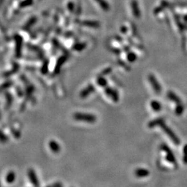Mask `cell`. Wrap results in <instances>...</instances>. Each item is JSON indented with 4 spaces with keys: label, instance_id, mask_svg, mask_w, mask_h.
<instances>
[{
    "label": "cell",
    "instance_id": "obj_1",
    "mask_svg": "<svg viewBox=\"0 0 187 187\" xmlns=\"http://www.w3.org/2000/svg\"><path fill=\"white\" fill-rule=\"evenodd\" d=\"M73 118L77 121L85 122L88 123H93L96 121V116L92 114L85 112H76L73 114Z\"/></svg>",
    "mask_w": 187,
    "mask_h": 187
},
{
    "label": "cell",
    "instance_id": "obj_2",
    "mask_svg": "<svg viewBox=\"0 0 187 187\" xmlns=\"http://www.w3.org/2000/svg\"><path fill=\"white\" fill-rule=\"evenodd\" d=\"M158 126L162 128V130L165 133L166 135L170 138V139L173 142V143H175V145L180 144V139L177 137V135L173 133V131H172L171 129L169 128V127H168L166 124L164 123V119L160 122V123L159 124Z\"/></svg>",
    "mask_w": 187,
    "mask_h": 187
},
{
    "label": "cell",
    "instance_id": "obj_3",
    "mask_svg": "<svg viewBox=\"0 0 187 187\" xmlns=\"http://www.w3.org/2000/svg\"><path fill=\"white\" fill-rule=\"evenodd\" d=\"M148 80H149L150 84L151 85V86H152V88L156 93H157V94L160 93L161 92H162V86L159 84V81L157 80V78H155V76L153 74H151L148 75Z\"/></svg>",
    "mask_w": 187,
    "mask_h": 187
},
{
    "label": "cell",
    "instance_id": "obj_4",
    "mask_svg": "<svg viewBox=\"0 0 187 187\" xmlns=\"http://www.w3.org/2000/svg\"><path fill=\"white\" fill-rule=\"evenodd\" d=\"M161 149H162V151H164V152L166 154V159L168 162L171 163L172 164H175V165L176 166L177 165L176 159H175V156H174V155L172 154V151H170V148L168 147L166 144H162V146H161Z\"/></svg>",
    "mask_w": 187,
    "mask_h": 187
},
{
    "label": "cell",
    "instance_id": "obj_5",
    "mask_svg": "<svg viewBox=\"0 0 187 187\" xmlns=\"http://www.w3.org/2000/svg\"><path fill=\"white\" fill-rule=\"evenodd\" d=\"M105 92L106 95L110 97L114 102H117L119 101V96L117 90H113V89L109 88V87H106L105 90Z\"/></svg>",
    "mask_w": 187,
    "mask_h": 187
},
{
    "label": "cell",
    "instance_id": "obj_6",
    "mask_svg": "<svg viewBox=\"0 0 187 187\" xmlns=\"http://www.w3.org/2000/svg\"><path fill=\"white\" fill-rule=\"evenodd\" d=\"M135 176L139 177V178H143V177H146L150 175V171L148 169L143 168H138L135 170Z\"/></svg>",
    "mask_w": 187,
    "mask_h": 187
},
{
    "label": "cell",
    "instance_id": "obj_7",
    "mask_svg": "<svg viewBox=\"0 0 187 187\" xmlns=\"http://www.w3.org/2000/svg\"><path fill=\"white\" fill-rule=\"evenodd\" d=\"M94 90H95V88L94 87H93V85H89L86 88L84 89L83 91L80 92V97L83 98V99L87 97V96H88L90 93H92L93 92H94Z\"/></svg>",
    "mask_w": 187,
    "mask_h": 187
},
{
    "label": "cell",
    "instance_id": "obj_8",
    "mask_svg": "<svg viewBox=\"0 0 187 187\" xmlns=\"http://www.w3.org/2000/svg\"><path fill=\"white\" fill-rule=\"evenodd\" d=\"M29 177L31 182L35 185V186H39V181L38 180V177L36 176V174L33 169H31L29 171Z\"/></svg>",
    "mask_w": 187,
    "mask_h": 187
},
{
    "label": "cell",
    "instance_id": "obj_9",
    "mask_svg": "<svg viewBox=\"0 0 187 187\" xmlns=\"http://www.w3.org/2000/svg\"><path fill=\"white\" fill-rule=\"evenodd\" d=\"M49 148L51 150V151H53L54 153H59L60 151V145L56 142L54 140H51L49 141Z\"/></svg>",
    "mask_w": 187,
    "mask_h": 187
},
{
    "label": "cell",
    "instance_id": "obj_10",
    "mask_svg": "<svg viewBox=\"0 0 187 187\" xmlns=\"http://www.w3.org/2000/svg\"><path fill=\"white\" fill-rule=\"evenodd\" d=\"M167 96L168 98L170 101H173V102H175V103H177V105L182 104L181 100H180V98H179L175 93L172 92H168Z\"/></svg>",
    "mask_w": 187,
    "mask_h": 187
},
{
    "label": "cell",
    "instance_id": "obj_11",
    "mask_svg": "<svg viewBox=\"0 0 187 187\" xmlns=\"http://www.w3.org/2000/svg\"><path fill=\"white\" fill-rule=\"evenodd\" d=\"M151 107L155 112H160L162 109V105L159 101H156V100H153L151 102Z\"/></svg>",
    "mask_w": 187,
    "mask_h": 187
},
{
    "label": "cell",
    "instance_id": "obj_12",
    "mask_svg": "<svg viewBox=\"0 0 187 187\" xmlns=\"http://www.w3.org/2000/svg\"><path fill=\"white\" fill-rule=\"evenodd\" d=\"M97 83L99 86L104 88V87L107 86V80H106L104 77H99L97 80Z\"/></svg>",
    "mask_w": 187,
    "mask_h": 187
},
{
    "label": "cell",
    "instance_id": "obj_13",
    "mask_svg": "<svg viewBox=\"0 0 187 187\" xmlns=\"http://www.w3.org/2000/svg\"><path fill=\"white\" fill-rule=\"evenodd\" d=\"M183 111H184V107L183 106H182V104L177 105L176 108H175V113L178 114V115H180V114H182Z\"/></svg>",
    "mask_w": 187,
    "mask_h": 187
},
{
    "label": "cell",
    "instance_id": "obj_14",
    "mask_svg": "<svg viewBox=\"0 0 187 187\" xmlns=\"http://www.w3.org/2000/svg\"><path fill=\"white\" fill-rule=\"evenodd\" d=\"M137 56L133 53H130L128 55V60L130 62H133L136 60Z\"/></svg>",
    "mask_w": 187,
    "mask_h": 187
},
{
    "label": "cell",
    "instance_id": "obj_15",
    "mask_svg": "<svg viewBox=\"0 0 187 187\" xmlns=\"http://www.w3.org/2000/svg\"><path fill=\"white\" fill-rule=\"evenodd\" d=\"M15 179V175H14L13 172H10V173L8 175L7 177V181L8 182H13V181Z\"/></svg>",
    "mask_w": 187,
    "mask_h": 187
},
{
    "label": "cell",
    "instance_id": "obj_16",
    "mask_svg": "<svg viewBox=\"0 0 187 187\" xmlns=\"http://www.w3.org/2000/svg\"><path fill=\"white\" fill-rule=\"evenodd\" d=\"M0 140H1V141H4V140H6V137L4 136V134L1 133V131H0Z\"/></svg>",
    "mask_w": 187,
    "mask_h": 187
}]
</instances>
